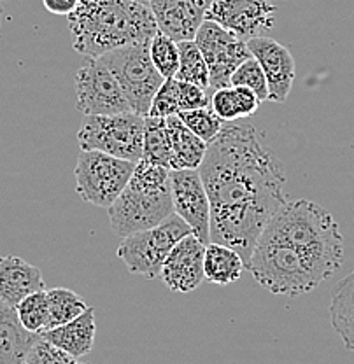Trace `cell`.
<instances>
[{
    "mask_svg": "<svg viewBox=\"0 0 354 364\" xmlns=\"http://www.w3.org/2000/svg\"><path fill=\"white\" fill-rule=\"evenodd\" d=\"M211 202V242L247 263L265 226L286 200V172L253 124L224 123L199 166Z\"/></svg>",
    "mask_w": 354,
    "mask_h": 364,
    "instance_id": "cell-1",
    "label": "cell"
},
{
    "mask_svg": "<svg viewBox=\"0 0 354 364\" xmlns=\"http://www.w3.org/2000/svg\"><path fill=\"white\" fill-rule=\"evenodd\" d=\"M67 20L72 48L86 58L147 43L158 33L151 7L133 0H81Z\"/></svg>",
    "mask_w": 354,
    "mask_h": 364,
    "instance_id": "cell-2",
    "label": "cell"
},
{
    "mask_svg": "<svg viewBox=\"0 0 354 364\" xmlns=\"http://www.w3.org/2000/svg\"><path fill=\"white\" fill-rule=\"evenodd\" d=\"M260 237L284 242L325 275L332 277L344 261V237L333 215L311 200L286 202L274 214Z\"/></svg>",
    "mask_w": 354,
    "mask_h": 364,
    "instance_id": "cell-3",
    "label": "cell"
},
{
    "mask_svg": "<svg viewBox=\"0 0 354 364\" xmlns=\"http://www.w3.org/2000/svg\"><path fill=\"white\" fill-rule=\"evenodd\" d=\"M108 212L113 231L121 238L158 226L174 212L170 170L140 159Z\"/></svg>",
    "mask_w": 354,
    "mask_h": 364,
    "instance_id": "cell-4",
    "label": "cell"
},
{
    "mask_svg": "<svg viewBox=\"0 0 354 364\" xmlns=\"http://www.w3.org/2000/svg\"><path fill=\"white\" fill-rule=\"evenodd\" d=\"M258 284L277 296L296 298L325 282V275L291 245L260 237L246 263Z\"/></svg>",
    "mask_w": 354,
    "mask_h": 364,
    "instance_id": "cell-5",
    "label": "cell"
},
{
    "mask_svg": "<svg viewBox=\"0 0 354 364\" xmlns=\"http://www.w3.org/2000/svg\"><path fill=\"white\" fill-rule=\"evenodd\" d=\"M189 233L192 228L176 212H172L158 226L125 237L118 245L116 254L133 275H142L144 279L153 280L160 277L163 261L170 250Z\"/></svg>",
    "mask_w": 354,
    "mask_h": 364,
    "instance_id": "cell-6",
    "label": "cell"
},
{
    "mask_svg": "<svg viewBox=\"0 0 354 364\" xmlns=\"http://www.w3.org/2000/svg\"><path fill=\"white\" fill-rule=\"evenodd\" d=\"M120 82L132 112L146 117L156 91L163 85V75L156 70L150 56V41L114 49L98 56Z\"/></svg>",
    "mask_w": 354,
    "mask_h": 364,
    "instance_id": "cell-7",
    "label": "cell"
},
{
    "mask_svg": "<svg viewBox=\"0 0 354 364\" xmlns=\"http://www.w3.org/2000/svg\"><path fill=\"white\" fill-rule=\"evenodd\" d=\"M81 151H102L139 163L142 159L144 117L135 112L86 116L78 132Z\"/></svg>",
    "mask_w": 354,
    "mask_h": 364,
    "instance_id": "cell-8",
    "label": "cell"
},
{
    "mask_svg": "<svg viewBox=\"0 0 354 364\" xmlns=\"http://www.w3.org/2000/svg\"><path fill=\"white\" fill-rule=\"evenodd\" d=\"M135 165L102 151H81L74 168L76 191L83 202L109 208L127 188Z\"/></svg>",
    "mask_w": 354,
    "mask_h": 364,
    "instance_id": "cell-9",
    "label": "cell"
},
{
    "mask_svg": "<svg viewBox=\"0 0 354 364\" xmlns=\"http://www.w3.org/2000/svg\"><path fill=\"white\" fill-rule=\"evenodd\" d=\"M76 107L85 116L132 112L120 82L100 58H86L76 74Z\"/></svg>",
    "mask_w": 354,
    "mask_h": 364,
    "instance_id": "cell-10",
    "label": "cell"
},
{
    "mask_svg": "<svg viewBox=\"0 0 354 364\" xmlns=\"http://www.w3.org/2000/svg\"><path fill=\"white\" fill-rule=\"evenodd\" d=\"M193 41L200 48L209 67L211 93L224 86H230L231 74L237 70L241 63L253 56L246 41L239 39L237 36L211 20L202 23Z\"/></svg>",
    "mask_w": 354,
    "mask_h": 364,
    "instance_id": "cell-11",
    "label": "cell"
},
{
    "mask_svg": "<svg viewBox=\"0 0 354 364\" xmlns=\"http://www.w3.org/2000/svg\"><path fill=\"white\" fill-rule=\"evenodd\" d=\"M276 11L270 0H212L205 20L218 23L247 43L272 32Z\"/></svg>",
    "mask_w": 354,
    "mask_h": 364,
    "instance_id": "cell-12",
    "label": "cell"
},
{
    "mask_svg": "<svg viewBox=\"0 0 354 364\" xmlns=\"http://www.w3.org/2000/svg\"><path fill=\"white\" fill-rule=\"evenodd\" d=\"M174 212L205 245L211 242V202L199 168L170 170Z\"/></svg>",
    "mask_w": 354,
    "mask_h": 364,
    "instance_id": "cell-13",
    "label": "cell"
},
{
    "mask_svg": "<svg viewBox=\"0 0 354 364\" xmlns=\"http://www.w3.org/2000/svg\"><path fill=\"white\" fill-rule=\"evenodd\" d=\"M205 244L193 233L186 235L163 261L160 279L174 293H192L205 280Z\"/></svg>",
    "mask_w": 354,
    "mask_h": 364,
    "instance_id": "cell-14",
    "label": "cell"
},
{
    "mask_svg": "<svg viewBox=\"0 0 354 364\" xmlns=\"http://www.w3.org/2000/svg\"><path fill=\"white\" fill-rule=\"evenodd\" d=\"M253 58L258 60L269 85V100L283 104L286 102L295 81V60L286 46L270 37H254L247 41Z\"/></svg>",
    "mask_w": 354,
    "mask_h": 364,
    "instance_id": "cell-15",
    "label": "cell"
},
{
    "mask_svg": "<svg viewBox=\"0 0 354 364\" xmlns=\"http://www.w3.org/2000/svg\"><path fill=\"white\" fill-rule=\"evenodd\" d=\"M211 4L212 0H151L150 7L158 32L182 43L195 39Z\"/></svg>",
    "mask_w": 354,
    "mask_h": 364,
    "instance_id": "cell-16",
    "label": "cell"
},
{
    "mask_svg": "<svg viewBox=\"0 0 354 364\" xmlns=\"http://www.w3.org/2000/svg\"><path fill=\"white\" fill-rule=\"evenodd\" d=\"M44 289L43 273L18 256H0V299L16 306L28 294Z\"/></svg>",
    "mask_w": 354,
    "mask_h": 364,
    "instance_id": "cell-17",
    "label": "cell"
},
{
    "mask_svg": "<svg viewBox=\"0 0 354 364\" xmlns=\"http://www.w3.org/2000/svg\"><path fill=\"white\" fill-rule=\"evenodd\" d=\"M95 333H97V322H95V310L86 309L79 317L72 318L62 326L44 331L43 338L60 348L72 358L79 359L83 355H88L93 350Z\"/></svg>",
    "mask_w": 354,
    "mask_h": 364,
    "instance_id": "cell-18",
    "label": "cell"
},
{
    "mask_svg": "<svg viewBox=\"0 0 354 364\" xmlns=\"http://www.w3.org/2000/svg\"><path fill=\"white\" fill-rule=\"evenodd\" d=\"M39 340L21 324L16 306L0 299V364H23Z\"/></svg>",
    "mask_w": 354,
    "mask_h": 364,
    "instance_id": "cell-19",
    "label": "cell"
},
{
    "mask_svg": "<svg viewBox=\"0 0 354 364\" xmlns=\"http://www.w3.org/2000/svg\"><path fill=\"white\" fill-rule=\"evenodd\" d=\"M246 263L235 249L218 242H209L204 254L205 282L228 286L241 279Z\"/></svg>",
    "mask_w": 354,
    "mask_h": 364,
    "instance_id": "cell-20",
    "label": "cell"
},
{
    "mask_svg": "<svg viewBox=\"0 0 354 364\" xmlns=\"http://www.w3.org/2000/svg\"><path fill=\"white\" fill-rule=\"evenodd\" d=\"M167 132H169L170 146L174 153V170L199 168L204 161L207 142L199 139L181 119L179 116L165 117Z\"/></svg>",
    "mask_w": 354,
    "mask_h": 364,
    "instance_id": "cell-21",
    "label": "cell"
},
{
    "mask_svg": "<svg viewBox=\"0 0 354 364\" xmlns=\"http://www.w3.org/2000/svg\"><path fill=\"white\" fill-rule=\"evenodd\" d=\"M330 321L348 350L354 352V270L335 286Z\"/></svg>",
    "mask_w": 354,
    "mask_h": 364,
    "instance_id": "cell-22",
    "label": "cell"
},
{
    "mask_svg": "<svg viewBox=\"0 0 354 364\" xmlns=\"http://www.w3.org/2000/svg\"><path fill=\"white\" fill-rule=\"evenodd\" d=\"M261 102L246 86H224L212 91L211 107L223 121H241L254 116Z\"/></svg>",
    "mask_w": 354,
    "mask_h": 364,
    "instance_id": "cell-23",
    "label": "cell"
},
{
    "mask_svg": "<svg viewBox=\"0 0 354 364\" xmlns=\"http://www.w3.org/2000/svg\"><path fill=\"white\" fill-rule=\"evenodd\" d=\"M142 161L174 170V153L167 132L165 117H144Z\"/></svg>",
    "mask_w": 354,
    "mask_h": 364,
    "instance_id": "cell-24",
    "label": "cell"
},
{
    "mask_svg": "<svg viewBox=\"0 0 354 364\" xmlns=\"http://www.w3.org/2000/svg\"><path fill=\"white\" fill-rule=\"evenodd\" d=\"M179 46V68L174 77L177 81L192 82L204 90H211V75L204 55L195 41H182ZM211 93V91H209ZM212 95V93H211Z\"/></svg>",
    "mask_w": 354,
    "mask_h": 364,
    "instance_id": "cell-25",
    "label": "cell"
},
{
    "mask_svg": "<svg viewBox=\"0 0 354 364\" xmlns=\"http://www.w3.org/2000/svg\"><path fill=\"white\" fill-rule=\"evenodd\" d=\"M46 293L49 301V329L71 322L88 309L85 299L67 287H55Z\"/></svg>",
    "mask_w": 354,
    "mask_h": 364,
    "instance_id": "cell-26",
    "label": "cell"
},
{
    "mask_svg": "<svg viewBox=\"0 0 354 364\" xmlns=\"http://www.w3.org/2000/svg\"><path fill=\"white\" fill-rule=\"evenodd\" d=\"M18 317L25 329L36 335H43L49 329V301L46 289L28 294L16 305Z\"/></svg>",
    "mask_w": 354,
    "mask_h": 364,
    "instance_id": "cell-27",
    "label": "cell"
},
{
    "mask_svg": "<svg viewBox=\"0 0 354 364\" xmlns=\"http://www.w3.org/2000/svg\"><path fill=\"white\" fill-rule=\"evenodd\" d=\"M177 116L193 134L207 144H211L218 136L222 128L224 127V123H227V121H223L218 114L212 111L211 105L200 109H192V111H182Z\"/></svg>",
    "mask_w": 354,
    "mask_h": 364,
    "instance_id": "cell-28",
    "label": "cell"
},
{
    "mask_svg": "<svg viewBox=\"0 0 354 364\" xmlns=\"http://www.w3.org/2000/svg\"><path fill=\"white\" fill-rule=\"evenodd\" d=\"M150 56L155 68L163 75V79H170L176 75L179 68V46L176 41L158 32L150 41Z\"/></svg>",
    "mask_w": 354,
    "mask_h": 364,
    "instance_id": "cell-29",
    "label": "cell"
},
{
    "mask_svg": "<svg viewBox=\"0 0 354 364\" xmlns=\"http://www.w3.org/2000/svg\"><path fill=\"white\" fill-rule=\"evenodd\" d=\"M231 86H246L253 91L258 97V100L264 104L269 100V85H266V77L264 74V68L258 63L256 58H247L246 62L237 67V70L231 74L230 77Z\"/></svg>",
    "mask_w": 354,
    "mask_h": 364,
    "instance_id": "cell-30",
    "label": "cell"
},
{
    "mask_svg": "<svg viewBox=\"0 0 354 364\" xmlns=\"http://www.w3.org/2000/svg\"><path fill=\"white\" fill-rule=\"evenodd\" d=\"M179 93H177V81L174 77L165 79L160 90L156 91L153 104H151L147 116L155 117H169L179 114Z\"/></svg>",
    "mask_w": 354,
    "mask_h": 364,
    "instance_id": "cell-31",
    "label": "cell"
},
{
    "mask_svg": "<svg viewBox=\"0 0 354 364\" xmlns=\"http://www.w3.org/2000/svg\"><path fill=\"white\" fill-rule=\"evenodd\" d=\"M26 361H28V364H81L79 359L72 358V355L60 350V348L53 347V345L49 343V341H46L43 336H41V340L33 345Z\"/></svg>",
    "mask_w": 354,
    "mask_h": 364,
    "instance_id": "cell-32",
    "label": "cell"
},
{
    "mask_svg": "<svg viewBox=\"0 0 354 364\" xmlns=\"http://www.w3.org/2000/svg\"><path fill=\"white\" fill-rule=\"evenodd\" d=\"M177 93H179V109H181L179 112L192 111V109H200V107H207V105H211V93H209L207 90L200 88V86L192 85V82L177 81Z\"/></svg>",
    "mask_w": 354,
    "mask_h": 364,
    "instance_id": "cell-33",
    "label": "cell"
},
{
    "mask_svg": "<svg viewBox=\"0 0 354 364\" xmlns=\"http://www.w3.org/2000/svg\"><path fill=\"white\" fill-rule=\"evenodd\" d=\"M79 2L81 0H43L46 9L58 16H68L79 6Z\"/></svg>",
    "mask_w": 354,
    "mask_h": 364,
    "instance_id": "cell-34",
    "label": "cell"
},
{
    "mask_svg": "<svg viewBox=\"0 0 354 364\" xmlns=\"http://www.w3.org/2000/svg\"><path fill=\"white\" fill-rule=\"evenodd\" d=\"M133 2H139V4H144V6H150L151 0H133Z\"/></svg>",
    "mask_w": 354,
    "mask_h": 364,
    "instance_id": "cell-35",
    "label": "cell"
},
{
    "mask_svg": "<svg viewBox=\"0 0 354 364\" xmlns=\"http://www.w3.org/2000/svg\"><path fill=\"white\" fill-rule=\"evenodd\" d=\"M2 18H4V7L2 4H0V26H2Z\"/></svg>",
    "mask_w": 354,
    "mask_h": 364,
    "instance_id": "cell-36",
    "label": "cell"
},
{
    "mask_svg": "<svg viewBox=\"0 0 354 364\" xmlns=\"http://www.w3.org/2000/svg\"><path fill=\"white\" fill-rule=\"evenodd\" d=\"M23 364H28V361H25V363H23Z\"/></svg>",
    "mask_w": 354,
    "mask_h": 364,
    "instance_id": "cell-37",
    "label": "cell"
},
{
    "mask_svg": "<svg viewBox=\"0 0 354 364\" xmlns=\"http://www.w3.org/2000/svg\"><path fill=\"white\" fill-rule=\"evenodd\" d=\"M0 2H2V0H0Z\"/></svg>",
    "mask_w": 354,
    "mask_h": 364,
    "instance_id": "cell-38",
    "label": "cell"
}]
</instances>
